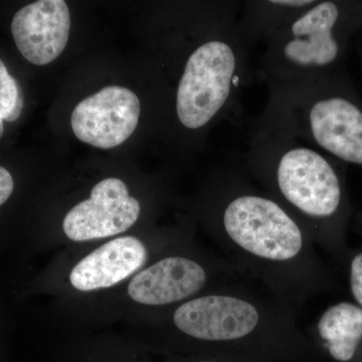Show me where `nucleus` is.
Returning a JSON list of instances; mask_svg holds the SVG:
<instances>
[{"instance_id":"nucleus-17","label":"nucleus","mask_w":362,"mask_h":362,"mask_svg":"<svg viewBox=\"0 0 362 362\" xmlns=\"http://www.w3.org/2000/svg\"><path fill=\"white\" fill-rule=\"evenodd\" d=\"M199 362H216V361H199Z\"/></svg>"},{"instance_id":"nucleus-12","label":"nucleus","mask_w":362,"mask_h":362,"mask_svg":"<svg viewBox=\"0 0 362 362\" xmlns=\"http://www.w3.org/2000/svg\"><path fill=\"white\" fill-rule=\"evenodd\" d=\"M318 332L335 361H349L362 339V309L346 302L330 307L319 320Z\"/></svg>"},{"instance_id":"nucleus-14","label":"nucleus","mask_w":362,"mask_h":362,"mask_svg":"<svg viewBox=\"0 0 362 362\" xmlns=\"http://www.w3.org/2000/svg\"><path fill=\"white\" fill-rule=\"evenodd\" d=\"M350 285L354 299L362 306V254L357 255L351 262Z\"/></svg>"},{"instance_id":"nucleus-16","label":"nucleus","mask_w":362,"mask_h":362,"mask_svg":"<svg viewBox=\"0 0 362 362\" xmlns=\"http://www.w3.org/2000/svg\"><path fill=\"white\" fill-rule=\"evenodd\" d=\"M4 117H2L1 112H0V138L2 137L4 133Z\"/></svg>"},{"instance_id":"nucleus-13","label":"nucleus","mask_w":362,"mask_h":362,"mask_svg":"<svg viewBox=\"0 0 362 362\" xmlns=\"http://www.w3.org/2000/svg\"><path fill=\"white\" fill-rule=\"evenodd\" d=\"M18 83L9 75L6 65L0 59V112L6 122L20 118L23 108V98Z\"/></svg>"},{"instance_id":"nucleus-4","label":"nucleus","mask_w":362,"mask_h":362,"mask_svg":"<svg viewBox=\"0 0 362 362\" xmlns=\"http://www.w3.org/2000/svg\"><path fill=\"white\" fill-rule=\"evenodd\" d=\"M264 124L362 165V111L345 98L312 97L305 88L272 90Z\"/></svg>"},{"instance_id":"nucleus-1","label":"nucleus","mask_w":362,"mask_h":362,"mask_svg":"<svg viewBox=\"0 0 362 362\" xmlns=\"http://www.w3.org/2000/svg\"><path fill=\"white\" fill-rule=\"evenodd\" d=\"M263 4L269 18L258 28L268 40L264 62L272 90L307 87L314 74L334 63L339 54L333 33L339 8L331 1L309 6V0H272Z\"/></svg>"},{"instance_id":"nucleus-2","label":"nucleus","mask_w":362,"mask_h":362,"mask_svg":"<svg viewBox=\"0 0 362 362\" xmlns=\"http://www.w3.org/2000/svg\"><path fill=\"white\" fill-rule=\"evenodd\" d=\"M263 125L250 157L283 201L307 218L320 220L337 213L341 187L330 162L301 140Z\"/></svg>"},{"instance_id":"nucleus-3","label":"nucleus","mask_w":362,"mask_h":362,"mask_svg":"<svg viewBox=\"0 0 362 362\" xmlns=\"http://www.w3.org/2000/svg\"><path fill=\"white\" fill-rule=\"evenodd\" d=\"M246 39L233 18L189 54L175 99L176 117L185 129L206 127L233 103L246 73Z\"/></svg>"},{"instance_id":"nucleus-8","label":"nucleus","mask_w":362,"mask_h":362,"mask_svg":"<svg viewBox=\"0 0 362 362\" xmlns=\"http://www.w3.org/2000/svg\"><path fill=\"white\" fill-rule=\"evenodd\" d=\"M139 214V202L131 197L125 183L106 178L93 187L90 199L66 214L64 232L75 242L103 239L127 230Z\"/></svg>"},{"instance_id":"nucleus-5","label":"nucleus","mask_w":362,"mask_h":362,"mask_svg":"<svg viewBox=\"0 0 362 362\" xmlns=\"http://www.w3.org/2000/svg\"><path fill=\"white\" fill-rule=\"evenodd\" d=\"M221 223L226 237L247 254L269 262L299 256L304 235L296 220L270 197L240 194L225 204Z\"/></svg>"},{"instance_id":"nucleus-10","label":"nucleus","mask_w":362,"mask_h":362,"mask_svg":"<svg viewBox=\"0 0 362 362\" xmlns=\"http://www.w3.org/2000/svg\"><path fill=\"white\" fill-rule=\"evenodd\" d=\"M206 280V270L197 262L169 257L136 274L128 285V295L137 303L160 306L197 294Z\"/></svg>"},{"instance_id":"nucleus-7","label":"nucleus","mask_w":362,"mask_h":362,"mask_svg":"<svg viewBox=\"0 0 362 362\" xmlns=\"http://www.w3.org/2000/svg\"><path fill=\"white\" fill-rule=\"evenodd\" d=\"M140 113L141 104L135 93L121 86H109L76 106L71 129L80 141L111 149L134 133Z\"/></svg>"},{"instance_id":"nucleus-15","label":"nucleus","mask_w":362,"mask_h":362,"mask_svg":"<svg viewBox=\"0 0 362 362\" xmlns=\"http://www.w3.org/2000/svg\"><path fill=\"white\" fill-rule=\"evenodd\" d=\"M14 188L13 176L8 170L0 166V206L11 197Z\"/></svg>"},{"instance_id":"nucleus-6","label":"nucleus","mask_w":362,"mask_h":362,"mask_svg":"<svg viewBox=\"0 0 362 362\" xmlns=\"http://www.w3.org/2000/svg\"><path fill=\"white\" fill-rule=\"evenodd\" d=\"M258 307L232 295H206L180 305L173 322L181 332L195 339L238 341L251 337L262 325Z\"/></svg>"},{"instance_id":"nucleus-9","label":"nucleus","mask_w":362,"mask_h":362,"mask_svg":"<svg viewBox=\"0 0 362 362\" xmlns=\"http://www.w3.org/2000/svg\"><path fill=\"white\" fill-rule=\"evenodd\" d=\"M71 30L70 9L64 0H40L13 16L11 33L30 63L45 66L65 51Z\"/></svg>"},{"instance_id":"nucleus-11","label":"nucleus","mask_w":362,"mask_h":362,"mask_svg":"<svg viewBox=\"0 0 362 362\" xmlns=\"http://www.w3.org/2000/svg\"><path fill=\"white\" fill-rule=\"evenodd\" d=\"M146 259L147 250L141 240L117 238L81 259L71 272L70 282L84 292L112 287L139 270Z\"/></svg>"}]
</instances>
